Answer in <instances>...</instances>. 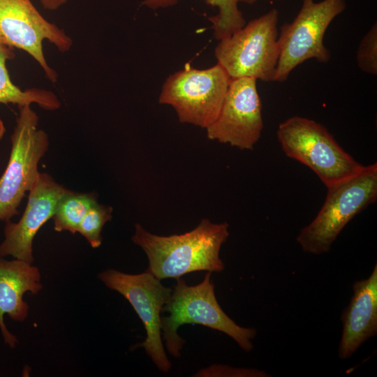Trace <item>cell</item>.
Returning <instances> with one entry per match:
<instances>
[{
  "label": "cell",
  "mask_w": 377,
  "mask_h": 377,
  "mask_svg": "<svg viewBox=\"0 0 377 377\" xmlns=\"http://www.w3.org/2000/svg\"><path fill=\"white\" fill-rule=\"evenodd\" d=\"M212 272H207L202 281L195 286H188L184 280L177 278L163 312L169 314L161 317L162 336L166 349L174 357L181 356L185 340L177 333L185 324H198L220 331L230 337L245 352L253 348V339L257 331L244 327L232 320L220 306L214 293Z\"/></svg>",
  "instance_id": "obj_2"
},
{
  "label": "cell",
  "mask_w": 377,
  "mask_h": 377,
  "mask_svg": "<svg viewBox=\"0 0 377 377\" xmlns=\"http://www.w3.org/2000/svg\"><path fill=\"white\" fill-rule=\"evenodd\" d=\"M45 40L63 53L68 52L73 45L71 38L43 17L31 0H0V42L26 52L37 61L45 77L55 82L58 74L45 57Z\"/></svg>",
  "instance_id": "obj_10"
},
{
  "label": "cell",
  "mask_w": 377,
  "mask_h": 377,
  "mask_svg": "<svg viewBox=\"0 0 377 377\" xmlns=\"http://www.w3.org/2000/svg\"><path fill=\"white\" fill-rule=\"evenodd\" d=\"M228 228L226 222L214 223L204 219L189 232L159 236L136 223L132 240L147 256L146 271L159 280L176 279L195 271L222 272L225 265L219 253L229 236Z\"/></svg>",
  "instance_id": "obj_1"
},
{
  "label": "cell",
  "mask_w": 377,
  "mask_h": 377,
  "mask_svg": "<svg viewBox=\"0 0 377 377\" xmlns=\"http://www.w3.org/2000/svg\"><path fill=\"white\" fill-rule=\"evenodd\" d=\"M94 193H77L68 190L59 200L52 216L57 232H77L78 227L88 210L97 203Z\"/></svg>",
  "instance_id": "obj_17"
},
{
  "label": "cell",
  "mask_w": 377,
  "mask_h": 377,
  "mask_svg": "<svg viewBox=\"0 0 377 377\" xmlns=\"http://www.w3.org/2000/svg\"><path fill=\"white\" fill-rule=\"evenodd\" d=\"M276 135L285 154L311 168L327 188L353 177L364 167L313 119L293 116L279 125Z\"/></svg>",
  "instance_id": "obj_3"
},
{
  "label": "cell",
  "mask_w": 377,
  "mask_h": 377,
  "mask_svg": "<svg viewBox=\"0 0 377 377\" xmlns=\"http://www.w3.org/2000/svg\"><path fill=\"white\" fill-rule=\"evenodd\" d=\"M353 294L341 318L343 331L338 356L350 357L366 341L377 334V265L367 279L355 281Z\"/></svg>",
  "instance_id": "obj_14"
},
{
  "label": "cell",
  "mask_w": 377,
  "mask_h": 377,
  "mask_svg": "<svg viewBox=\"0 0 377 377\" xmlns=\"http://www.w3.org/2000/svg\"><path fill=\"white\" fill-rule=\"evenodd\" d=\"M45 9L54 10L64 5L68 0H39Z\"/></svg>",
  "instance_id": "obj_21"
},
{
  "label": "cell",
  "mask_w": 377,
  "mask_h": 377,
  "mask_svg": "<svg viewBox=\"0 0 377 377\" xmlns=\"http://www.w3.org/2000/svg\"><path fill=\"white\" fill-rule=\"evenodd\" d=\"M18 108L9 160L0 178V221L5 223L18 214L26 192L36 184L40 174L38 163L49 146L48 135L38 128V116L31 104Z\"/></svg>",
  "instance_id": "obj_6"
},
{
  "label": "cell",
  "mask_w": 377,
  "mask_h": 377,
  "mask_svg": "<svg viewBox=\"0 0 377 377\" xmlns=\"http://www.w3.org/2000/svg\"><path fill=\"white\" fill-rule=\"evenodd\" d=\"M110 206L94 205L82 220L77 232L82 235L92 248H98L102 243L101 231L104 225L112 219Z\"/></svg>",
  "instance_id": "obj_18"
},
{
  "label": "cell",
  "mask_w": 377,
  "mask_h": 377,
  "mask_svg": "<svg viewBox=\"0 0 377 377\" xmlns=\"http://www.w3.org/2000/svg\"><path fill=\"white\" fill-rule=\"evenodd\" d=\"M230 80L218 63L202 70L187 64L166 79L158 102L172 106L180 122L206 128L216 119Z\"/></svg>",
  "instance_id": "obj_8"
},
{
  "label": "cell",
  "mask_w": 377,
  "mask_h": 377,
  "mask_svg": "<svg viewBox=\"0 0 377 377\" xmlns=\"http://www.w3.org/2000/svg\"><path fill=\"white\" fill-rule=\"evenodd\" d=\"M14 57V49L0 42V103L17 106L36 103L45 110H58L61 102L52 91L39 88L22 90L13 84L6 68V61Z\"/></svg>",
  "instance_id": "obj_15"
},
{
  "label": "cell",
  "mask_w": 377,
  "mask_h": 377,
  "mask_svg": "<svg viewBox=\"0 0 377 377\" xmlns=\"http://www.w3.org/2000/svg\"><path fill=\"white\" fill-rule=\"evenodd\" d=\"M345 0H303L297 16L280 28L278 36L279 57L274 81H286L290 73L306 60L327 63L330 51L324 45L328 27L346 9Z\"/></svg>",
  "instance_id": "obj_7"
},
{
  "label": "cell",
  "mask_w": 377,
  "mask_h": 377,
  "mask_svg": "<svg viewBox=\"0 0 377 377\" xmlns=\"http://www.w3.org/2000/svg\"><path fill=\"white\" fill-rule=\"evenodd\" d=\"M256 82L251 77L230 80L216 119L205 128L209 139L242 150L253 149L263 129Z\"/></svg>",
  "instance_id": "obj_11"
},
{
  "label": "cell",
  "mask_w": 377,
  "mask_h": 377,
  "mask_svg": "<svg viewBox=\"0 0 377 377\" xmlns=\"http://www.w3.org/2000/svg\"><path fill=\"white\" fill-rule=\"evenodd\" d=\"M177 2V0H144L142 4L156 10L172 6ZM205 2L219 9L216 15L209 17L216 39L220 40L227 38L246 24L242 13L238 8L239 0H205Z\"/></svg>",
  "instance_id": "obj_16"
},
{
  "label": "cell",
  "mask_w": 377,
  "mask_h": 377,
  "mask_svg": "<svg viewBox=\"0 0 377 377\" xmlns=\"http://www.w3.org/2000/svg\"><path fill=\"white\" fill-rule=\"evenodd\" d=\"M269 375L264 371L255 369L234 368L226 365L213 364L201 369L195 376H252L265 377Z\"/></svg>",
  "instance_id": "obj_20"
},
{
  "label": "cell",
  "mask_w": 377,
  "mask_h": 377,
  "mask_svg": "<svg viewBox=\"0 0 377 377\" xmlns=\"http://www.w3.org/2000/svg\"><path fill=\"white\" fill-rule=\"evenodd\" d=\"M377 199V164L364 165L353 177L327 188L314 219L296 237L302 250L320 255L330 251L338 235L357 214Z\"/></svg>",
  "instance_id": "obj_4"
},
{
  "label": "cell",
  "mask_w": 377,
  "mask_h": 377,
  "mask_svg": "<svg viewBox=\"0 0 377 377\" xmlns=\"http://www.w3.org/2000/svg\"><path fill=\"white\" fill-rule=\"evenodd\" d=\"M43 288L40 270L32 263L16 259L8 260L0 256V331L4 343L16 347L19 341L4 322L7 315L15 321L25 320L29 305L24 300L25 293L38 294Z\"/></svg>",
  "instance_id": "obj_13"
},
{
  "label": "cell",
  "mask_w": 377,
  "mask_h": 377,
  "mask_svg": "<svg viewBox=\"0 0 377 377\" xmlns=\"http://www.w3.org/2000/svg\"><path fill=\"white\" fill-rule=\"evenodd\" d=\"M68 191L48 174L40 173L29 191L26 208L17 223L6 222L0 256L33 263V241L40 228L52 218L57 202Z\"/></svg>",
  "instance_id": "obj_12"
},
{
  "label": "cell",
  "mask_w": 377,
  "mask_h": 377,
  "mask_svg": "<svg viewBox=\"0 0 377 377\" xmlns=\"http://www.w3.org/2000/svg\"><path fill=\"white\" fill-rule=\"evenodd\" d=\"M357 66L371 75H377V24L375 22L362 37L356 53Z\"/></svg>",
  "instance_id": "obj_19"
},
{
  "label": "cell",
  "mask_w": 377,
  "mask_h": 377,
  "mask_svg": "<svg viewBox=\"0 0 377 377\" xmlns=\"http://www.w3.org/2000/svg\"><path fill=\"white\" fill-rule=\"evenodd\" d=\"M98 278L108 288L118 292L131 304L146 330L145 341L134 348L142 347L157 368L168 373L171 369L162 341L161 316L172 289L150 272L130 274L114 269L103 270Z\"/></svg>",
  "instance_id": "obj_9"
},
{
  "label": "cell",
  "mask_w": 377,
  "mask_h": 377,
  "mask_svg": "<svg viewBox=\"0 0 377 377\" xmlns=\"http://www.w3.org/2000/svg\"><path fill=\"white\" fill-rule=\"evenodd\" d=\"M279 10L272 8L220 40L214 54L231 80L274 81L279 57Z\"/></svg>",
  "instance_id": "obj_5"
}]
</instances>
